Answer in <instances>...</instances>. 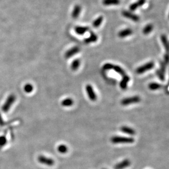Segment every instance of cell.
<instances>
[{
  "label": "cell",
  "mask_w": 169,
  "mask_h": 169,
  "mask_svg": "<svg viewBox=\"0 0 169 169\" xmlns=\"http://www.w3.org/2000/svg\"><path fill=\"white\" fill-rule=\"evenodd\" d=\"M111 141L114 144L118 143H132L135 142V139L131 137H124L115 136L111 137Z\"/></svg>",
  "instance_id": "6da1fadb"
},
{
  "label": "cell",
  "mask_w": 169,
  "mask_h": 169,
  "mask_svg": "<svg viewBox=\"0 0 169 169\" xmlns=\"http://www.w3.org/2000/svg\"><path fill=\"white\" fill-rule=\"evenodd\" d=\"M15 100H16V96L14 94H10L8 96L5 103H3V105L1 107V110L3 112L5 113L8 112L12 106L13 105V103H14Z\"/></svg>",
  "instance_id": "7a4b0ae2"
},
{
  "label": "cell",
  "mask_w": 169,
  "mask_h": 169,
  "mask_svg": "<svg viewBox=\"0 0 169 169\" xmlns=\"http://www.w3.org/2000/svg\"><path fill=\"white\" fill-rule=\"evenodd\" d=\"M141 98L139 96H134L131 97H129L124 98L121 101V104L123 106H128L132 103H140Z\"/></svg>",
  "instance_id": "3957f363"
},
{
  "label": "cell",
  "mask_w": 169,
  "mask_h": 169,
  "mask_svg": "<svg viewBox=\"0 0 169 169\" xmlns=\"http://www.w3.org/2000/svg\"><path fill=\"white\" fill-rule=\"evenodd\" d=\"M155 67V63L153 61H150L145 64L139 67L136 70V72L137 74H142L145 73V72L149 71Z\"/></svg>",
  "instance_id": "277c9868"
},
{
  "label": "cell",
  "mask_w": 169,
  "mask_h": 169,
  "mask_svg": "<svg viewBox=\"0 0 169 169\" xmlns=\"http://www.w3.org/2000/svg\"><path fill=\"white\" fill-rule=\"evenodd\" d=\"M38 161L39 163L48 167H52L55 164V161L52 158L46 157L44 155H39L38 157Z\"/></svg>",
  "instance_id": "5b68a950"
},
{
  "label": "cell",
  "mask_w": 169,
  "mask_h": 169,
  "mask_svg": "<svg viewBox=\"0 0 169 169\" xmlns=\"http://www.w3.org/2000/svg\"><path fill=\"white\" fill-rule=\"evenodd\" d=\"M86 91L87 95L88 96L89 98L92 101H95L97 100V95L96 94L95 92L94 91L93 87L88 84L86 87Z\"/></svg>",
  "instance_id": "8992f818"
},
{
  "label": "cell",
  "mask_w": 169,
  "mask_h": 169,
  "mask_svg": "<svg viewBox=\"0 0 169 169\" xmlns=\"http://www.w3.org/2000/svg\"><path fill=\"white\" fill-rule=\"evenodd\" d=\"M122 15L125 18H127V19L131 20L134 22H137L140 20V17L137 15L133 14L130 12L127 11V10H123L122 12Z\"/></svg>",
  "instance_id": "52a82bcc"
},
{
  "label": "cell",
  "mask_w": 169,
  "mask_h": 169,
  "mask_svg": "<svg viewBox=\"0 0 169 169\" xmlns=\"http://www.w3.org/2000/svg\"><path fill=\"white\" fill-rule=\"evenodd\" d=\"M131 164L130 160L125 159L122 162H119L115 166V169H124L129 167Z\"/></svg>",
  "instance_id": "ba28073f"
},
{
  "label": "cell",
  "mask_w": 169,
  "mask_h": 169,
  "mask_svg": "<svg viewBox=\"0 0 169 169\" xmlns=\"http://www.w3.org/2000/svg\"><path fill=\"white\" fill-rule=\"evenodd\" d=\"M80 51V48L78 47H74L71 48V49L68 50L65 54V58L68 59L70 58L72 56H74L75 54L78 53Z\"/></svg>",
  "instance_id": "9c48e42d"
},
{
  "label": "cell",
  "mask_w": 169,
  "mask_h": 169,
  "mask_svg": "<svg viewBox=\"0 0 169 169\" xmlns=\"http://www.w3.org/2000/svg\"><path fill=\"white\" fill-rule=\"evenodd\" d=\"M98 36L95 33L91 31L90 36L84 39V42L85 43L89 44V43H91L93 42H96L98 41Z\"/></svg>",
  "instance_id": "30bf717a"
},
{
  "label": "cell",
  "mask_w": 169,
  "mask_h": 169,
  "mask_svg": "<svg viewBox=\"0 0 169 169\" xmlns=\"http://www.w3.org/2000/svg\"><path fill=\"white\" fill-rule=\"evenodd\" d=\"M120 130L122 132L129 135H134L136 134L135 130L132 127H129L127 126H122L120 127Z\"/></svg>",
  "instance_id": "8fae6325"
},
{
  "label": "cell",
  "mask_w": 169,
  "mask_h": 169,
  "mask_svg": "<svg viewBox=\"0 0 169 169\" xmlns=\"http://www.w3.org/2000/svg\"><path fill=\"white\" fill-rule=\"evenodd\" d=\"M130 77L127 75L123 77V79L122 81H120L119 86H120V88L123 90H125L127 88V83L129 81H130Z\"/></svg>",
  "instance_id": "7c38bea8"
},
{
  "label": "cell",
  "mask_w": 169,
  "mask_h": 169,
  "mask_svg": "<svg viewBox=\"0 0 169 169\" xmlns=\"http://www.w3.org/2000/svg\"><path fill=\"white\" fill-rule=\"evenodd\" d=\"M132 30L131 29H125L120 31L118 33V36L120 38H125L132 34Z\"/></svg>",
  "instance_id": "4fadbf2b"
},
{
  "label": "cell",
  "mask_w": 169,
  "mask_h": 169,
  "mask_svg": "<svg viewBox=\"0 0 169 169\" xmlns=\"http://www.w3.org/2000/svg\"><path fill=\"white\" fill-rule=\"evenodd\" d=\"M89 30V27H86V26H76L74 28V31L76 34L79 35H83L86 32L88 31Z\"/></svg>",
  "instance_id": "5bb4252c"
},
{
  "label": "cell",
  "mask_w": 169,
  "mask_h": 169,
  "mask_svg": "<svg viewBox=\"0 0 169 169\" xmlns=\"http://www.w3.org/2000/svg\"><path fill=\"white\" fill-rule=\"evenodd\" d=\"M81 11V6L79 5H76L72 12V17L74 19H77Z\"/></svg>",
  "instance_id": "9a60e30c"
},
{
  "label": "cell",
  "mask_w": 169,
  "mask_h": 169,
  "mask_svg": "<svg viewBox=\"0 0 169 169\" xmlns=\"http://www.w3.org/2000/svg\"><path fill=\"white\" fill-rule=\"evenodd\" d=\"M74 101L72 99L70 98L65 99L61 101V105L64 107H70L73 105Z\"/></svg>",
  "instance_id": "2e32d148"
},
{
  "label": "cell",
  "mask_w": 169,
  "mask_h": 169,
  "mask_svg": "<svg viewBox=\"0 0 169 169\" xmlns=\"http://www.w3.org/2000/svg\"><path fill=\"white\" fill-rule=\"evenodd\" d=\"M120 2V0H103V4L105 6L118 5Z\"/></svg>",
  "instance_id": "e0dca14e"
},
{
  "label": "cell",
  "mask_w": 169,
  "mask_h": 169,
  "mask_svg": "<svg viewBox=\"0 0 169 169\" xmlns=\"http://www.w3.org/2000/svg\"><path fill=\"white\" fill-rule=\"evenodd\" d=\"M80 64H81V62L78 59L74 60V61H72L71 63V69L74 71H76L78 69L79 67L80 66Z\"/></svg>",
  "instance_id": "ac0fdd59"
},
{
  "label": "cell",
  "mask_w": 169,
  "mask_h": 169,
  "mask_svg": "<svg viewBox=\"0 0 169 169\" xmlns=\"http://www.w3.org/2000/svg\"><path fill=\"white\" fill-rule=\"evenodd\" d=\"M112 70H115V72H117L118 74H120V75H122L123 77L126 75V73H125L124 70L119 66L114 65H113V67Z\"/></svg>",
  "instance_id": "d6986e66"
},
{
  "label": "cell",
  "mask_w": 169,
  "mask_h": 169,
  "mask_svg": "<svg viewBox=\"0 0 169 169\" xmlns=\"http://www.w3.org/2000/svg\"><path fill=\"white\" fill-rule=\"evenodd\" d=\"M162 86L160 84L158 83H151L148 85V88L150 89L151 91H156L161 88Z\"/></svg>",
  "instance_id": "ffe728a7"
},
{
  "label": "cell",
  "mask_w": 169,
  "mask_h": 169,
  "mask_svg": "<svg viewBox=\"0 0 169 169\" xmlns=\"http://www.w3.org/2000/svg\"><path fill=\"white\" fill-rule=\"evenodd\" d=\"M57 150L60 153L65 154L68 151V147H67L66 145L61 144L58 146Z\"/></svg>",
  "instance_id": "44dd1931"
},
{
  "label": "cell",
  "mask_w": 169,
  "mask_h": 169,
  "mask_svg": "<svg viewBox=\"0 0 169 169\" xmlns=\"http://www.w3.org/2000/svg\"><path fill=\"white\" fill-rule=\"evenodd\" d=\"M103 16H100L98 18H96L93 22V27H95V28L99 27L100 26V25L101 24V23L103 22Z\"/></svg>",
  "instance_id": "7402d4cb"
},
{
  "label": "cell",
  "mask_w": 169,
  "mask_h": 169,
  "mask_svg": "<svg viewBox=\"0 0 169 169\" xmlns=\"http://www.w3.org/2000/svg\"><path fill=\"white\" fill-rule=\"evenodd\" d=\"M161 39L163 44L164 45L165 47V49H166L167 53H168L169 51V44H168V41L167 39V37L165 34H162L161 36Z\"/></svg>",
  "instance_id": "603a6c76"
},
{
  "label": "cell",
  "mask_w": 169,
  "mask_h": 169,
  "mask_svg": "<svg viewBox=\"0 0 169 169\" xmlns=\"http://www.w3.org/2000/svg\"><path fill=\"white\" fill-rule=\"evenodd\" d=\"M153 29V25L151 24L147 25L143 30V33L145 34H149L150 32H152Z\"/></svg>",
  "instance_id": "cb8c5ba5"
},
{
  "label": "cell",
  "mask_w": 169,
  "mask_h": 169,
  "mask_svg": "<svg viewBox=\"0 0 169 169\" xmlns=\"http://www.w3.org/2000/svg\"><path fill=\"white\" fill-rule=\"evenodd\" d=\"M24 90L26 93H31L34 90V87L31 84H26L24 87Z\"/></svg>",
  "instance_id": "d4e9b609"
},
{
  "label": "cell",
  "mask_w": 169,
  "mask_h": 169,
  "mask_svg": "<svg viewBox=\"0 0 169 169\" xmlns=\"http://www.w3.org/2000/svg\"><path fill=\"white\" fill-rule=\"evenodd\" d=\"M7 143V138L3 135L0 136V149L4 147Z\"/></svg>",
  "instance_id": "484cf974"
},
{
  "label": "cell",
  "mask_w": 169,
  "mask_h": 169,
  "mask_svg": "<svg viewBox=\"0 0 169 169\" xmlns=\"http://www.w3.org/2000/svg\"><path fill=\"white\" fill-rule=\"evenodd\" d=\"M113 64H111V63H106V64H104L103 65V68L104 70L107 71V70H112L113 67Z\"/></svg>",
  "instance_id": "4316f807"
},
{
  "label": "cell",
  "mask_w": 169,
  "mask_h": 169,
  "mask_svg": "<svg viewBox=\"0 0 169 169\" xmlns=\"http://www.w3.org/2000/svg\"><path fill=\"white\" fill-rule=\"evenodd\" d=\"M157 76H158L159 78L162 81H164L165 80L164 74L163 73L162 71L160 70L157 71Z\"/></svg>",
  "instance_id": "83f0119b"
},
{
  "label": "cell",
  "mask_w": 169,
  "mask_h": 169,
  "mask_svg": "<svg viewBox=\"0 0 169 169\" xmlns=\"http://www.w3.org/2000/svg\"><path fill=\"white\" fill-rule=\"evenodd\" d=\"M146 0H138L136 2H135V5H136L137 7H141L143 5L145 4Z\"/></svg>",
  "instance_id": "f1b7e54d"
},
{
  "label": "cell",
  "mask_w": 169,
  "mask_h": 169,
  "mask_svg": "<svg viewBox=\"0 0 169 169\" xmlns=\"http://www.w3.org/2000/svg\"><path fill=\"white\" fill-rule=\"evenodd\" d=\"M165 67H166V64L164 62H160V69L159 70L164 74L165 72Z\"/></svg>",
  "instance_id": "f546056e"
},
{
  "label": "cell",
  "mask_w": 169,
  "mask_h": 169,
  "mask_svg": "<svg viewBox=\"0 0 169 169\" xmlns=\"http://www.w3.org/2000/svg\"><path fill=\"white\" fill-rule=\"evenodd\" d=\"M7 124V123L4 121L2 117V116H1V115L0 114V126H1V127H3V126H5L6 124Z\"/></svg>",
  "instance_id": "4dcf8cb0"
},
{
  "label": "cell",
  "mask_w": 169,
  "mask_h": 169,
  "mask_svg": "<svg viewBox=\"0 0 169 169\" xmlns=\"http://www.w3.org/2000/svg\"><path fill=\"white\" fill-rule=\"evenodd\" d=\"M164 62L166 64H168V62H169V55H168L167 53V54H165L164 55Z\"/></svg>",
  "instance_id": "1f68e13d"
},
{
  "label": "cell",
  "mask_w": 169,
  "mask_h": 169,
  "mask_svg": "<svg viewBox=\"0 0 169 169\" xmlns=\"http://www.w3.org/2000/svg\"></svg>",
  "instance_id": "d6a6232c"
}]
</instances>
